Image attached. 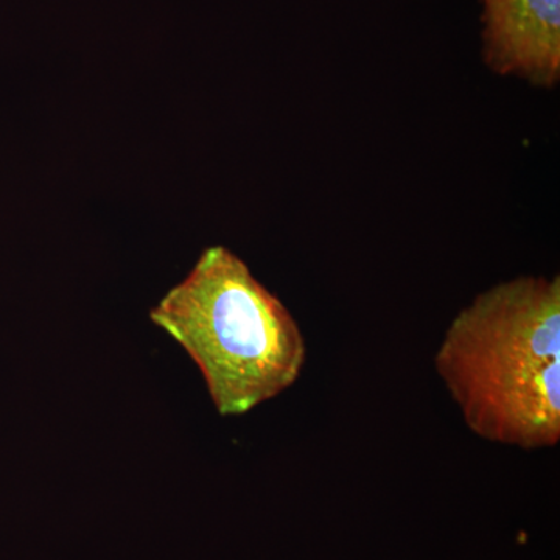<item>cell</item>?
<instances>
[{
    "label": "cell",
    "instance_id": "1",
    "mask_svg": "<svg viewBox=\"0 0 560 560\" xmlns=\"http://www.w3.org/2000/svg\"><path fill=\"white\" fill-rule=\"evenodd\" d=\"M438 374L467 429L525 451L560 441V278L521 276L452 320Z\"/></svg>",
    "mask_w": 560,
    "mask_h": 560
},
{
    "label": "cell",
    "instance_id": "2",
    "mask_svg": "<svg viewBox=\"0 0 560 560\" xmlns=\"http://www.w3.org/2000/svg\"><path fill=\"white\" fill-rule=\"evenodd\" d=\"M150 318L200 368L221 416H242L300 378L307 346L278 296L224 246L201 254Z\"/></svg>",
    "mask_w": 560,
    "mask_h": 560
},
{
    "label": "cell",
    "instance_id": "3",
    "mask_svg": "<svg viewBox=\"0 0 560 560\" xmlns=\"http://www.w3.org/2000/svg\"><path fill=\"white\" fill-rule=\"evenodd\" d=\"M482 60L537 88L560 80V0H481Z\"/></svg>",
    "mask_w": 560,
    "mask_h": 560
}]
</instances>
